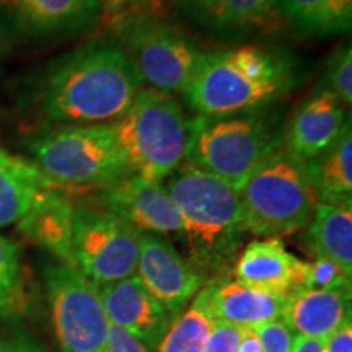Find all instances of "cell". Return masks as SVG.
Here are the masks:
<instances>
[{"mask_svg":"<svg viewBox=\"0 0 352 352\" xmlns=\"http://www.w3.org/2000/svg\"><path fill=\"white\" fill-rule=\"evenodd\" d=\"M144 88L121 44L91 41L57 57L36 88V108L65 126L107 124L121 116Z\"/></svg>","mask_w":352,"mask_h":352,"instance_id":"6da1fadb","label":"cell"},{"mask_svg":"<svg viewBox=\"0 0 352 352\" xmlns=\"http://www.w3.org/2000/svg\"><path fill=\"white\" fill-rule=\"evenodd\" d=\"M298 83L294 56L277 47L241 46L206 52L183 96L202 116L259 111Z\"/></svg>","mask_w":352,"mask_h":352,"instance_id":"7a4b0ae2","label":"cell"},{"mask_svg":"<svg viewBox=\"0 0 352 352\" xmlns=\"http://www.w3.org/2000/svg\"><path fill=\"white\" fill-rule=\"evenodd\" d=\"M165 188L182 217L189 263L208 280L228 277L246 235L235 188L186 164Z\"/></svg>","mask_w":352,"mask_h":352,"instance_id":"3957f363","label":"cell"},{"mask_svg":"<svg viewBox=\"0 0 352 352\" xmlns=\"http://www.w3.org/2000/svg\"><path fill=\"white\" fill-rule=\"evenodd\" d=\"M283 131L263 109L188 120L184 164L240 188L267 155L283 145Z\"/></svg>","mask_w":352,"mask_h":352,"instance_id":"277c9868","label":"cell"},{"mask_svg":"<svg viewBox=\"0 0 352 352\" xmlns=\"http://www.w3.org/2000/svg\"><path fill=\"white\" fill-rule=\"evenodd\" d=\"M245 232L279 239L307 228L316 208L305 164L280 145L235 189Z\"/></svg>","mask_w":352,"mask_h":352,"instance_id":"5b68a950","label":"cell"},{"mask_svg":"<svg viewBox=\"0 0 352 352\" xmlns=\"http://www.w3.org/2000/svg\"><path fill=\"white\" fill-rule=\"evenodd\" d=\"M109 124L134 175L164 182L184 164L188 120L173 95L142 88Z\"/></svg>","mask_w":352,"mask_h":352,"instance_id":"8992f818","label":"cell"},{"mask_svg":"<svg viewBox=\"0 0 352 352\" xmlns=\"http://www.w3.org/2000/svg\"><path fill=\"white\" fill-rule=\"evenodd\" d=\"M32 162L57 188H100L134 175L107 124H76L44 131L30 142Z\"/></svg>","mask_w":352,"mask_h":352,"instance_id":"52a82bcc","label":"cell"},{"mask_svg":"<svg viewBox=\"0 0 352 352\" xmlns=\"http://www.w3.org/2000/svg\"><path fill=\"white\" fill-rule=\"evenodd\" d=\"M144 83L164 94L183 95L206 52L158 15H144L113 26Z\"/></svg>","mask_w":352,"mask_h":352,"instance_id":"ba28073f","label":"cell"},{"mask_svg":"<svg viewBox=\"0 0 352 352\" xmlns=\"http://www.w3.org/2000/svg\"><path fill=\"white\" fill-rule=\"evenodd\" d=\"M43 276L60 352H107L109 321L98 285L60 261L46 264Z\"/></svg>","mask_w":352,"mask_h":352,"instance_id":"9c48e42d","label":"cell"},{"mask_svg":"<svg viewBox=\"0 0 352 352\" xmlns=\"http://www.w3.org/2000/svg\"><path fill=\"white\" fill-rule=\"evenodd\" d=\"M140 232L116 214L94 204L74 210V266L95 285L135 276Z\"/></svg>","mask_w":352,"mask_h":352,"instance_id":"30bf717a","label":"cell"},{"mask_svg":"<svg viewBox=\"0 0 352 352\" xmlns=\"http://www.w3.org/2000/svg\"><path fill=\"white\" fill-rule=\"evenodd\" d=\"M101 15V0H0V28L28 41L74 36Z\"/></svg>","mask_w":352,"mask_h":352,"instance_id":"8fae6325","label":"cell"},{"mask_svg":"<svg viewBox=\"0 0 352 352\" xmlns=\"http://www.w3.org/2000/svg\"><path fill=\"white\" fill-rule=\"evenodd\" d=\"M90 204L116 214L140 233H182V217L162 182L129 175L95 188Z\"/></svg>","mask_w":352,"mask_h":352,"instance_id":"7c38bea8","label":"cell"},{"mask_svg":"<svg viewBox=\"0 0 352 352\" xmlns=\"http://www.w3.org/2000/svg\"><path fill=\"white\" fill-rule=\"evenodd\" d=\"M135 276L173 321L208 283L188 259L176 252L170 240L155 233H140Z\"/></svg>","mask_w":352,"mask_h":352,"instance_id":"4fadbf2b","label":"cell"},{"mask_svg":"<svg viewBox=\"0 0 352 352\" xmlns=\"http://www.w3.org/2000/svg\"><path fill=\"white\" fill-rule=\"evenodd\" d=\"M175 3L192 26L226 41L267 32L283 19L279 0H175Z\"/></svg>","mask_w":352,"mask_h":352,"instance_id":"5bb4252c","label":"cell"},{"mask_svg":"<svg viewBox=\"0 0 352 352\" xmlns=\"http://www.w3.org/2000/svg\"><path fill=\"white\" fill-rule=\"evenodd\" d=\"M287 296L246 287L228 277L210 279L192 298V305L210 321H228L239 328H258L283 318Z\"/></svg>","mask_w":352,"mask_h":352,"instance_id":"9a60e30c","label":"cell"},{"mask_svg":"<svg viewBox=\"0 0 352 352\" xmlns=\"http://www.w3.org/2000/svg\"><path fill=\"white\" fill-rule=\"evenodd\" d=\"M109 323L116 324L155 352L173 323L168 311L144 287L138 276L98 285Z\"/></svg>","mask_w":352,"mask_h":352,"instance_id":"2e32d148","label":"cell"},{"mask_svg":"<svg viewBox=\"0 0 352 352\" xmlns=\"http://www.w3.org/2000/svg\"><path fill=\"white\" fill-rule=\"evenodd\" d=\"M347 121L340 100L324 88H315L285 122L283 148L298 160H310L340 135Z\"/></svg>","mask_w":352,"mask_h":352,"instance_id":"e0dca14e","label":"cell"},{"mask_svg":"<svg viewBox=\"0 0 352 352\" xmlns=\"http://www.w3.org/2000/svg\"><path fill=\"white\" fill-rule=\"evenodd\" d=\"M74 210L76 206L63 188L41 189L16 222V228L26 240L46 250L57 261L74 266Z\"/></svg>","mask_w":352,"mask_h":352,"instance_id":"ac0fdd59","label":"cell"},{"mask_svg":"<svg viewBox=\"0 0 352 352\" xmlns=\"http://www.w3.org/2000/svg\"><path fill=\"white\" fill-rule=\"evenodd\" d=\"M302 261L285 250L280 239L254 240L245 246L233 266L235 283L289 296L298 289Z\"/></svg>","mask_w":352,"mask_h":352,"instance_id":"d6986e66","label":"cell"},{"mask_svg":"<svg viewBox=\"0 0 352 352\" xmlns=\"http://www.w3.org/2000/svg\"><path fill=\"white\" fill-rule=\"evenodd\" d=\"M351 287L300 289L287 296L283 320L296 338H328L351 323Z\"/></svg>","mask_w":352,"mask_h":352,"instance_id":"ffe728a7","label":"cell"},{"mask_svg":"<svg viewBox=\"0 0 352 352\" xmlns=\"http://www.w3.org/2000/svg\"><path fill=\"white\" fill-rule=\"evenodd\" d=\"M307 227V248L314 258L327 259L352 277V202H316Z\"/></svg>","mask_w":352,"mask_h":352,"instance_id":"44dd1931","label":"cell"},{"mask_svg":"<svg viewBox=\"0 0 352 352\" xmlns=\"http://www.w3.org/2000/svg\"><path fill=\"white\" fill-rule=\"evenodd\" d=\"M305 164L316 201L324 204L352 202V129L351 121L336 139Z\"/></svg>","mask_w":352,"mask_h":352,"instance_id":"7402d4cb","label":"cell"},{"mask_svg":"<svg viewBox=\"0 0 352 352\" xmlns=\"http://www.w3.org/2000/svg\"><path fill=\"white\" fill-rule=\"evenodd\" d=\"M54 186L30 158L15 155L0 144V227L23 217L41 189Z\"/></svg>","mask_w":352,"mask_h":352,"instance_id":"603a6c76","label":"cell"},{"mask_svg":"<svg viewBox=\"0 0 352 352\" xmlns=\"http://www.w3.org/2000/svg\"><path fill=\"white\" fill-rule=\"evenodd\" d=\"M280 15L303 33L316 36L349 32L352 0H279Z\"/></svg>","mask_w":352,"mask_h":352,"instance_id":"cb8c5ba5","label":"cell"},{"mask_svg":"<svg viewBox=\"0 0 352 352\" xmlns=\"http://www.w3.org/2000/svg\"><path fill=\"white\" fill-rule=\"evenodd\" d=\"M26 284L19 245L0 233V323L23 315Z\"/></svg>","mask_w":352,"mask_h":352,"instance_id":"d4e9b609","label":"cell"},{"mask_svg":"<svg viewBox=\"0 0 352 352\" xmlns=\"http://www.w3.org/2000/svg\"><path fill=\"white\" fill-rule=\"evenodd\" d=\"M210 321L201 310L191 307L176 318L158 346V352H202Z\"/></svg>","mask_w":352,"mask_h":352,"instance_id":"484cf974","label":"cell"},{"mask_svg":"<svg viewBox=\"0 0 352 352\" xmlns=\"http://www.w3.org/2000/svg\"><path fill=\"white\" fill-rule=\"evenodd\" d=\"M321 88L328 90L340 100L342 107L352 103V50L351 46H341L329 57L324 77L320 83Z\"/></svg>","mask_w":352,"mask_h":352,"instance_id":"4316f807","label":"cell"},{"mask_svg":"<svg viewBox=\"0 0 352 352\" xmlns=\"http://www.w3.org/2000/svg\"><path fill=\"white\" fill-rule=\"evenodd\" d=\"M351 279L336 264L327 259H315L311 263L302 261L298 289H338L351 287ZM296 292V290H294Z\"/></svg>","mask_w":352,"mask_h":352,"instance_id":"83f0119b","label":"cell"},{"mask_svg":"<svg viewBox=\"0 0 352 352\" xmlns=\"http://www.w3.org/2000/svg\"><path fill=\"white\" fill-rule=\"evenodd\" d=\"M162 3L164 0H101V19L107 21L109 28H113L135 16L157 15Z\"/></svg>","mask_w":352,"mask_h":352,"instance_id":"f1b7e54d","label":"cell"},{"mask_svg":"<svg viewBox=\"0 0 352 352\" xmlns=\"http://www.w3.org/2000/svg\"><path fill=\"white\" fill-rule=\"evenodd\" d=\"M254 329L263 352H292L296 334L290 331L283 318L267 321Z\"/></svg>","mask_w":352,"mask_h":352,"instance_id":"f546056e","label":"cell"},{"mask_svg":"<svg viewBox=\"0 0 352 352\" xmlns=\"http://www.w3.org/2000/svg\"><path fill=\"white\" fill-rule=\"evenodd\" d=\"M240 341V328L228 321L214 320L210 323L208 340L202 352H236Z\"/></svg>","mask_w":352,"mask_h":352,"instance_id":"4dcf8cb0","label":"cell"},{"mask_svg":"<svg viewBox=\"0 0 352 352\" xmlns=\"http://www.w3.org/2000/svg\"><path fill=\"white\" fill-rule=\"evenodd\" d=\"M107 352H152L140 342L138 338L132 336L131 333L116 327V324H108L107 336Z\"/></svg>","mask_w":352,"mask_h":352,"instance_id":"1f68e13d","label":"cell"},{"mask_svg":"<svg viewBox=\"0 0 352 352\" xmlns=\"http://www.w3.org/2000/svg\"><path fill=\"white\" fill-rule=\"evenodd\" d=\"M0 349L2 352H46L33 336L23 331L13 333L6 342H0Z\"/></svg>","mask_w":352,"mask_h":352,"instance_id":"d6a6232c","label":"cell"},{"mask_svg":"<svg viewBox=\"0 0 352 352\" xmlns=\"http://www.w3.org/2000/svg\"><path fill=\"white\" fill-rule=\"evenodd\" d=\"M323 352H352V327L347 323L346 327L338 329L324 341Z\"/></svg>","mask_w":352,"mask_h":352,"instance_id":"836d02e7","label":"cell"},{"mask_svg":"<svg viewBox=\"0 0 352 352\" xmlns=\"http://www.w3.org/2000/svg\"><path fill=\"white\" fill-rule=\"evenodd\" d=\"M236 352H263L259 344L256 329L254 328H240V341Z\"/></svg>","mask_w":352,"mask_h":352,"instance_id":"e575fe53","label":"cell"},{"mask_svg":"<svg viewBox=\"0 0 352 352\" xmlns=\"http://www.w3.org/2000/svg\"><path fill=\"white\" fill-rule=\"evenodd\" d=\"M327 338L297 336L292 352H323Z\"/></svg>","mask_w":352,"mask_h":352,"instance_id":"d590c367","label":"cell"},{"mask_svg":"<svg viewBox=\"0 0 352 352\" xmlns=\"http://www.w3.org/2000/svg\"><path fill=\"white\" fill-rule=\"evenodd\" d=\"M0 352H2V349H0Z\"/></svg>","mask_w":352,"mask_h":352,"instance_id":"8d00e7d4","label":"cell"}]
</instances>
